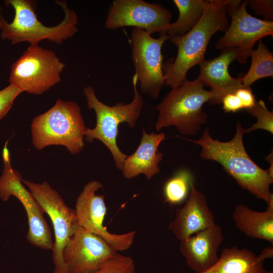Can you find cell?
<instances>
[{"label": "cell", "mask_w": 273, "mask_h": 273, "mask_svg": "<svg viewBox=\"0 0 273 273\" xmlns=\"http://www.w3.org/2000/svg\"><path fill=\"white\" fill-rule=\"evenodd\" d=\"M245 133V128L238 122L235 134L229 142L213 139L208 128L199 140H188L201 147V158L219 163L239 186L267 203L272 194L270 186L273 178L267 169L258 166L248 155L243 144Z\"/></svg>", "instance_id": "1"}, {"label": "cell", "mask_w": 273, "mask_h": 273, "mask_svg": "<svg viewBox=\"0 0 273 273\" xmlns=\"http://www.w3.org/2000/svg\"><path fill=\"white\" fill-rule=\"evenodd\" d=\"M228 16L226 0L207 1L203 16L195 27L183 35L169 36L177 53L174 59L163 64L166 85L171 88L179 86L187 80L189 70L205 60V52L212 35L218 31L225 32L229 27Z\"/></svg>", "instance_id": "2"}, {"label": "cell", "mask_w": 273, "mask_h": 273, "mask_svg": "<svg viewBox=\"0 0 273 273\" xmlns=\"http://www.w3.org/2000/svg\"><path fill=\"white\" fill-rule=\"evenodd\" d=\"M5 3L14 9L15 16L11 23L0 15L1 37L9 40L12 44L28 42L30 45H38L44 39L62 44L73 37L78 31V19L76 12L68 8L65 1H56L64 12V17L56 26L49 27L37 19L36 2L29 0H7Z\"/></svg>", "instance_id": "3"}, {"label": "cell", "mask_w": 273, "mask_h": 273, "mask_svg": "<svg viewBox=\"0 0 273 273\" xmlns=\"http://www.w3.org/2000/svg\"><path fill=\"white\" fill-rule=\"evenodd\" d=\"M138 81L136 76L134 75L132 77L134 97L131 102L126 104L119 102L112 106L100 101L92 86L88 85L83 89L87 107L95 111L97 118L95 127L86 128L84 140L89 143L95 139L101 141L109 150L116 167L121 171L127 155L122 153L117 145L118 126L120 123L126 122L129 127L133 128L141 115L144 102L137 88Z\"/></svg>", "instance_id": "4"}, {"label": "cell", "mask_w": 273, "mask_h": 273, "mask_svg": "<svg viewBox=\"0 0 273 273\" xmlns=\"http://www.w3.org/2000/svg\"><path fill=\"white\" fill-rule=\"evenodd\" d=\"M30 127L33 145L38 150L62 146L75 155L84 146L86 128L81 109L75 102L58 99L49 110L34 118Z\"/></svg>", "instance_id": "5"}, {"label": "cell", "mask_w": 273, "mask_h": 273, "mask_svg": "<svg viewBox=\"0 0 273 273\" xmlns=\"http://www.w3.org/2000/svg\"><path fill=\"white\" fill-rule=\"evenodd\" d=\"M204 86L196 79L172 88L156 107L159 112L156 129L174 126L183 134L196 135L207 120L203 105L207 102L214 104L216 99V95Z\"/></svg>", "instance_id": "6"}, {"label": "cell", "mask_w": 273, "mask_h": 273, "mask_svg": "<svg viewBox=\"0 0 273 273\" xmlns=\"http://www.w3.org/2000/svg\"><path fill=\"white\" fill-rule=\"evenodd\" d=\"M65 66L54 51L30 45L13 63L9 82L22 93L40 95L60 82Z\"/></svg>", "instance_id": "7"}, {"label": "cell", "mask_w": 273, "mask_h": 273, "mask_svg": "<svg viewBox=\"0 0 273 273\" xmlns=\"http://www.w3.org/2000/svg\"><path fill=\"white\" fill-rule=\"evenodd\" d=\"M8 142H6L2 152L4 164L0 177V199L7 201L12 196L18 199L27 214L29 226L27 241L42 249L52 250L54 242L44 217V212L32 193L25 188L20 172L11 166Z\"/></svg>", "instance_id": "8"}, {"label": "cell", "mask_w": 273, "mask_h": 273, "mask_svg": "<svg viewBox=\"0 0 273 273\" xmlns=\"http://www.w3.org/2000/svg\"><path fill=\"white\" fill-rule=\"evenodd\" d=\"M22 183L52 221L55 234L52 249L54 273H69L64 261L63 253L78 226L74 210L65 203L58 192L47 181L38 184L23 179Z\"/></svg>", "instance_id": "9"}, {"label": "cell", "mask_w": 273, "mask_h": 273, "mask_svg": "<svg viewBox=\"0 0 273 273\" xmlns=\"http://www.w3.org/2000/svg\"><path fill=\"white\" fill-rule=\"evenodd\" d=\"M169 36L167 33L154 38L146 30L133 28L130 41L135 75L141 92L153 99L158 98L165 82L162 48Z\"/></svg>", "instance_id": "10"}, {"label": "cell", "mask_w": 273, "mask_h": 273, "mask_svg": "<svg viewBox=\"0 0 273 273\" xmlns=\"http://www.w3.org/2000/svg\"><path fill=\"white\" fill-rule=\"evenodd\" d=\"M226 5L231 24L217 41L215 48L221 50L237 48V60L245 64L256 42L263 37L273 35V21L261 20L249 14L247 0H226Z\"/></svg>", "instance_id": "11"}, {"label": "cell", "mask_w": 273, "mask_h": 273, "mask_svg": "<svg viewBox=\"0 0 273 273\" xmlns=\"http://www.w3.org/2000/svg\"><path fill=\"white\" fill-rule=\"evenodd\" d=\"M103 188L102 184L97 180L90 181L84 186L77 198L74 209L77 224L103 239L116 251L126 250L133 243L135 232L130 231L123 234H112L104 226L107 213L105 195L97 193Z\"/></svg>", "instance_id": "12"}, {"label": "cell", "mask_w": 273, "mask_h": 273, "mask_svg": "<svg viewBox=\"0 0 273 273\" xmlns=\"http://www.w3.org/2000/svg\"><path fill=\"white\" fill-rule=\"evenodd\" d=\"M171 18V11L160 4L143 0H114L108 10L105 26L110 30L132 26L151 34H161L167 33Z\"/></svg>", "instance_id": "13"}, {"label": "cell", "mask_w": 273, "mask_h": 273, "mask_svg": "<svg viewBox=\"0 0 273 273\" xmlns=\"http://www.w3.org/2000/svg\"><path fill=\"white\" fill-rule=\"evenodd\" d=\"M117 252L103 239L78 225L63 257L69 273H92Z\"/></svg>", "instance_id": "14"}, {"label": "cell", "mask_w": 273, "mask_h": 273, "mask_svg": "<svg viewBox=\"0 0 273 273\" xmlns=\"http://www.w3.org/2000/svg\"><path fill=\"white\" fill-rule=\"evenodd\" d=\"M223 240L222 230L215 223L180 241L179 251L188 266L201 273L218 260L217 251Z\"/></svg>", "instance_id": "15"}, {"label": "cell", "mask_w": 273, "mask_h": 273, "mask_svg": "<svg viewBox=\"0 0 273 273\" xmlns=\"http://www.w3.org/2000/svg\"><path fill=\"white\" fill-rule=\"evenodd\" d=\"M215 224L205 195L190 185V195L185 205L177 208L175 216L168 228L179 241Z\"/></svg>", "instance_id": "16"}, {"label": "cell", "mask_w": 273, "mask_h": 273, "mask_svg": "<svg viewBox=\"0 0 273 273\" xmlns=\"http://www.w3.org/2000/svg\"><path fill=\"white\" fill-rule=\"evenodd\" d=\"M238 54L237 48H228L222 50L218 57L205 60L200 65V72L197 79L204 86L211 87V91L216 95L214 104H221L224 96L244 87L243 75L234 78L229 72L230 65L237 60Z\"/></svg>", "instance_id": "17"}, {"label": "cell", "mask_w": 273, "mask_h": 273, "mask_svg": "<svg viewBox=\"0 0 273 273\" xmlns=\"http://www.w3.org/2000/svg\"><path fill=\"white\" fill-rule=\"evenodd\" d=\"M142 133L138 148L131 155L127 156L124 161L121 171L125 178L131 179L143 174L150 180L160 172L159 164L163 155L158 148L165 139V133L152 132L149 134L144 128Z\"/></svg>", "instance_id": "18"}, {"label": "cell", "mask_w": 273, "mask_h": 273, "mask_svg": "<svg viewBox=\"0 0 273 273\" xmlns=\"http://www.w3.org/2000/svg\"><path fill=\"white\" fill-rule=\"evenodd\" d=\"M264 211L254 210L244 204L235 206L233 218L236 228L247 236L265 240L273 246V194Z\"/></svg>", "instance_id": "19"}, {"label": "cell", "mask_w": 273, "mask_h": 273, "mask_svg": "<svg viewBox=\"0 0 273 273\" xmlns=\"http://www.w3.org/2000/svg\"><path fill=\"white\" fill-rule=\"evenodd\" d=\"M265 270L263 262L254 252L233 246L222 250L218 260L201 273H263Z\"/></svg>", "instance_id": "20"}, {"label": "cell", "mask_w": 273, "mask_h": 273, "mask_svg": "<svg viewBox=\"0 0 273 273\" xmlns=\"http://www.w3.org/2000/svg\"><path fill=\"white\" fill-rule=\"evenodd\" d=\"M179 15L177 20L170 23L166 28V33L172 35H183L190 31L200 21L203 16L207 1L173 0Z\"/></svg>", "instance_id": "21"}, {"label": "cell", "mask_w": 273, "mask_h": 273, "mask_svg": "<svg viewBox=\"0 0 273 273\" xmlns=\"http://www.w3.org/2000/svg\"><path fill=\"white\" fill-rule=\"evenodd\" d=\"M250 57V68L241 78L244 87H250L258 79L273 76V54L261 39L256 49L251 52Z\"/></svg>", "instance_id": "22"}, {"label": "cell", "mask_w": 273, "mask_h": 273, "mask_svg": "<svg viewBox=\"0 0 273 273\" xmlns=\"http://www.w3.org/2000/svg\"><path fill=\"white\" fill-rule=\"evenodd\" d=\"M192 177L187 170H181L169 178L163 189L164 202L170 205L181 203L187 198Z\"/></svg>", "instance_id": "23"}, {"label": "cell", "mask_w": 273, "mask_h": 273, "mask_svg": "<svg viewBox=\"0 0 273 273\" xmlns=\"http://www.w3.org/2000/svg\"><path fill=\"white\" fill-rule=\"evenodd\" d=\"M246 110L250 115L256 117L257 121L251 127L245 128L246 133L256 129H263L273 133V112L267 109L263 100L260 99L256 101L253 108Z\"/></svg>", "instance_id": "24"}, {"label": "cell", "mask_w": 273, "mask_h": 273, "mask_svg": "<svg viewBox=\"0 0 273 273\" xmlns=\"http://www.w3.org/2000/svg\"><path fill=\"white\" fill-rule=\"evenodd\" d=\"M92 273H135V264L131 257L117 252Z\"/></svg>", "instance_id": "25"}, {"label": "cell", "mask_w": 273, "mask_h": 273, "mask_svg": "<svg viewBox=\"0 0 273 273\" xmlns=\"http://www.w3.org/2000/svg\"><path fill=\"white\" fill-rule=\"evenodd\" d=\"M22 93L16 86L10 84L0 90V120L6 115L16 98Z\"/></svg>", "instance_id": "26"}, {"label": "cell", "mask_w": 273, "mask_h": 273, "mask_svg": "<svg viewBox=\"0 0 273 273\" xmlns=\"http://www.w3.org/2000/svg\"><path fill=\"white\" fill-rule=\"evenodd\" d=\"M247 6L257 15L263 16L264 20L272 21V0H247Z\"/></svg>", "instance_id": "27"}, {"label": "cell", "mask_w": 273, "mask_h": 273, "mask_svg": "<svg viewBox=\"0 0 273 273\" xmlns=\"http://www.w3.org/2000/svg\"><path fill=\"white\" fill-rule=\"evenodd\" d=\"M235 94L240 100L244 109H250L255 105L256 100L250 87L239 88Z\"/></svg>", "instance_id": "28"}, {"label": "cell", "mask_w": 273, "mask_h": 273, "mask_svg": "<svg viewBox=\"0 0 273 273\" xmlns=\"http://www.w3.org/2000/svg\"><path fill=\"white\" fill-rule=\"evenodd\" d=\"M222 108L225 112H236L244 109L243 105L235 93L224 96L221 100Z\"/></svg>", "instance_id": "29"}, {"label": "cell", "mask_w": 273, "mask_h": 273, "mask_svg": "<svg viewBox=\"0 0 273 273\" xmlns=\"http://www.w3.org/2000/svg\"><path fill=\"white\" fill-rule=\"evenodd\" d=\"M273 257V246H270L264 248L261 251L260 254L257 256L258 259L261 262L266 259L272 258Z\"/></svg>", "instance_id": "30"}, {"label": "cell", "mask_w": 273, "mask_h": 273, "mask_svg": "<svg viewBox=\"0 0 273 273\" xmlns=\"http://www.w3.org/2000/svg\"><path fill=\"white\" fill-rule=\"evenodd\" d=\"M265 159L269 163V167L267 169L270 176L273 178V153L272 151L266 156Z\"/></svg>", "instance_id": "31"}, {"label": "cell", "mask_w": 273, "mask_h": 273, "mask_svg": "<svg viewBox=\"0 0 273 273\" xmlns=\"http://www.w3.org/2000/svg\"><path fill=\"white\" fill-rule=\"evenodd\" d=\"M263 273H273L272 271L269 270V271H266L265 270Z\"/></svg>", "instance_id": "32"}]
</instances>
